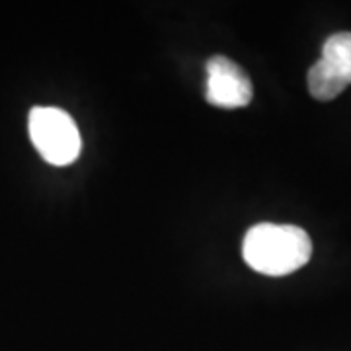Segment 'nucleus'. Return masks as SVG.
Returning <instances> with one entry per match:
<instances>
[{
	"instance_id": "obj_1",
	"label": "nucleus",
	"mask_w": 351,
	"mask_h": 351,
	"mask_svg": "<svg viewBox=\"0 0 351 351\" xmlns=\"http://www.w3.org/2000/svg\"><path fill=\"white\" fill-rule=\"evenodd\" d=\"M242 256L262 276H289L308 263L313 242L301 226L262 223L246 232Z\"/></svg>"
},
{
	"instance_id": "obj_2",
	"label": "nucleus",
	"mask_w": 351,
	"mask_h": 351,
	"mask_svg": "<svg viewBox=\"0 0 351 351\" xmlns=\"http://www.w3.org/2000/svg\"><path fill=\"white\" fill-rule=\"evenodd\" d=\"M29 137L34 147L53 166L73 164L80 154L82 138L75 119L59 108L38 106L29 112Z\"/></svg>"
},
{
	"instance_id": "obj_3",
	"label": "nucleus",
	"mask_w": 351,
	"mask_h": 351,
	"mask_svg": "<svg viewBox=\"0 0 351 351\" xmlns=\"http://www.w3.org/2000/svg\"><path fill=\"white\" fill-rule=\"evenodd\" d=\"M308 92L320 101H330L351 84V32H339L324 41L322 57L311 66Z\"/></svg>"
},
{
	"instance_id": "obj_4",
	"label": "nucleus",
	"mask_w": 351,
	"mask_h": 351,
	"mask_svg": "<svg viewBox=\"0 0 351 351\" xmlns=\"http://www.w3.org/2000/svg\"><path fill=\"white\" fill-rule=\"evenodd\" d=\"M254 88L246 71L225 55H215L207 61L205 98L211 106L223 110L246 108L252 101Z\"/></svg>"
}]
</instances>
